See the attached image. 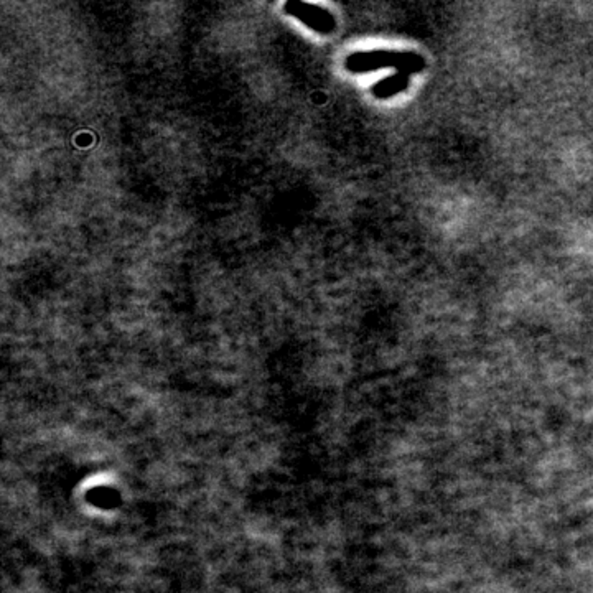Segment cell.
<instances>
[{
  "mask_svg": "<svg viewBox=\"0 0 593 593\" xmlns=\"http://www.w3.org/2000/svg\"><path fill=\"white\" fill-rule=\"evenodd\" d=\"M425 59L414 51L395 50H371L358 51L347 59V70L351 73H372L379 70H395V73L416 74L425 70Z\"/></svg>",
  "mask_w": 593,
  "mask_h": 593,
  "instance_id": "obj_1",
  "label": "cell"
},
{
  "mask_svg": "<svg viewBox=\"0 0 593 593\" xmlns=\"http://www.w3.org/2000/svg\"><path fill=\"white\" fill-rule=\"evenodd\" d=\"M285 11H287L292 17L299 19V20L307 25V27H310L315 32L324 34V35L332 34V32L335 30V27H337L335 17L328 12V11H325V9H320V7H316V5L292 2V4H287V5H285Z\"/></svg>",
  "mask_w": 593,
  "mask_h": 593,
  "instance_id": "obj_2",
  "label": "cell"
},
{
  "mask_svg": "<svg viewBox=\"0 0 593 593\" xmlns=\"http://www.w3.org/2000/svg\"><path fill=\"white\" fill-rule=\"evenodd\" d=\"M409 84H410V74L394 73V74L384 78L381 82H376L374 88H372V94L378 99H389V98H394L397 94L406 91Z\"/></svg>",
  "mask_w": 593,
  "mask_h": 593,
  "instance_id": "obj_3",
  "label": "cell"
}]
</instances>
